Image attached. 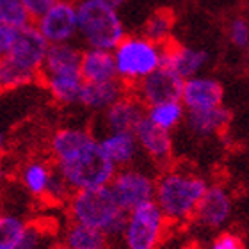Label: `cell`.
Listing matches in <instances>:
<instances>
[{
  "label": "cell",
  "mask_w": 249,
  "mask_h": 249,
  "mask_svg": "<svg viewBox=\"0 0 249 249\" xmlns=\"http://www.w3.org/2000/svg\"><path fill=\"white\" fill-rule=\"evenodd\" d=\"M48 155L71 192L107 187L118 171L88 126L70 124L53 130Z\"/></svg>",
  "instance_id": "obj_1"
},
{
  "label": "cell",
  "mask_w": 249,
  "mask_h": 249,
  "mask_svg": "<svg viewBox=\"0 0 249 249\" xmlns=\"http://www.w3.org/2000/svg\"><path fill=\"white\" fill-rule=\"evenodd\" d=\"M207 180L185 167H166L155 177L153 201L169 223L191 221L197 203L207 191Z\"/></svg>",
  "instance_id": "obj_2"
},
{
  "label": "cell",
  "mask_w": 249,
  "mask_h": 249,
  "mask_svg": "<svg viewBox=\"0 0 249 249\" xmlns=\"http://www.w3.org/2000/svg\"><path fill=\"white\" fill-rule=\"evenodd\" d=\"M68 221L86 224L118 239L123 230L126 212L118 205L109 185L71 192L66 201Z\"/></svg>",
  "instance_id": "obj_3"
},
{
  "label": "cell",
  "mask_w": 249,
  "mask_h": 249,
  "mask_svg": "<svg viewBox=\"0 0 249 249\" xmlns=\"http://www.w3.org/2000/svg\"><path fill=\"white\" fill-rule=\"evenodd\" d=\"M126 29L114 7L96 0H77V39L86 48L114 50Z\"/></svg>",
  "instance_id": "obj_4"
},
{
  "label": "cell",
  "mask_w": 249,
  "mask_h": 249,
  "mask_svg": "<svg viewBox=\"0 0 249 249\" xmlns=\"http://www.w3.org/2000/svg\"><path fill=\"white\" fill-rule=\"evenodd\" d=\"M116 77L128 89L162 66V47L146 39L142 34H132L118 43L112 50Z\"/></svg>",
  "instance_id": "obj_5"
},
{
  "label": "cell",
  "mask_w": 249,
  "mask_h": 249,
  "mask_svg": "<svg viewBox=\"0 0 249 249\" xmlns=\"http://www.w3.org/2000/svg\"><path fill=\"white\" fill-rule=\"evenodd\" d=\"M167 221L155 201L142 203L126 212L120 233L123 249H159L166 237Z\"/></svg>",
  "instance_id": "obj_6"
},
{
  "label": "cell",
  "mask_w": 249,
  "mask_h": 249,
  "mask_svg": "<svg viewBox=\"0 0 249 249\" xmlns=\"http://www.w3.org/2000/svg\"><path fill=\"white\" fill-rule=\"evenodd\" d=\"M39 82L47 89L48 96L61 107L78 104V94L84 86L80 75V61L73 59H47L39 71Z\"/></svg>",
  "instance_id": "obj_7"
},
{
  "label": "cell",
  "mask_w": 249,
  "mask_h": 249,
  "mask_svg": "<svg viewBox=\"0 0 249 249\" xmlns=\"http://www.w3.org/2000/svg\"><path fill=\"white\" fill-rule=\"evenodd\" d=\"M109 189L112 192V196L116 197L118 205L124 212H128L142 203L153 201L155 177L150 171L137 167L134 164V166L118 169L110 180Z\"/></svg>",
  "instance_id": "obj_8"
},
{
  "label": "cell",
  "mask_w": 249,
  "mask_h": 249,
  "mask_svg": "<svg viewBox=\"0 0 249 249\" xmlns=\"http://www.w3.org/2000/svg\"><path fill=\"white\" fill-rule=\"evenodd\" d=\"M32 23L48 45L73 43L77 39V0H57Z\"/></svg>",
  "instance_id": "obj_9"
},
{
  "label": "cell",
  "mask_w": 249,
  "mask_h": 249,
  "mask_svg": "<svg viewBox=\"0 0 249 249\" xmlns=\"http://www.w3.org/2000/svg\"><path fill=\"white\" fill-rule=\"evenodd\" d=\"M183 88V78L166 66H159L155 71H151L141 82H137L130 89L132 93L141 100L144 107L164 102H175L180 100Z\"/></svg>",
  "instance_id": "obj_10"
},
{
  "label": "cell",
  "mask_w": 249,
  "mask_h": 249,
  "mask_svg": "<svg viewBox=\"0 0 249 249\" xmlns=\"http://www.w3.org/2000/svg\"><path fill=\"white\" fill-rule=\"evenodd\" d=\"M47 50V39L37 32L34 23H29V25L20 29L15 45L5 57H9L16 66H20L21 70H25V71L32 73L39 78V71H41Z\"/></svg>",
  "instance_id": "obj_11"
},
{
  "label": "cell",
  "mask_w": 249,
  "mask_h": 249,
  "mask_svg": "<svg viewBox=\"0 0 249 249\" xmlns=\"http://www.w3.org/2000/svg\"><path fill=\"white\" fill-rule=\"evenodd\" d=\"M233 210L231 196L223 185H208L203 197L197 203L194 212V221L201 228L207 230H221L230 221Z\"/></svg>",
  "instance_id": "obj_12"
},
{
  "label": "cell",
  "mask_w": 249,
  "mask_h": 249,
  "mask_svg": "<svg viewBox=\"0 0 249 249\" xmlns=\"http://www.w3.org/2000/svg\"><path fill=\"white\" fill-rule=\"evenodd\" d=\"M223 100L224 88L215 78L194 75V77L183 80L180 102H182L185 112H189V110L213 109V107L223 105Z\"/></svg>",
  "instance_id": "obj_13"
},
{
  "label": "cell",
  "mask_w": 249,
  "mask_h": 249,
  "mask_svg": "<svg viewBox=\"0 0 249 249\" xmlns=\"http://www.w3.org/2000/svg\"><path fill=\"white\" fill-rule=\"evenodd\" d=\"M134 135L137 139L141 153L150 159L155 166L167 167L173 159V137L171 132L162 130L148 121L146 118L134 128Z\"/></svg>",
  "instance_id": "obj_14"
},
{
  "label": "cell",
  "mask_w": 249,
  "mask_h": 249,
  "mask_svg": "<svg viewBox=\"0 0 249 249\" xmlns=\"http://www.w3.org/2000/svg\"><path fill=\"white\" fill-rule=\"evenodd\" d=\"M144 112L146 107L128 89L120 100H116L100 114L105 132H134L135 126L144 118Z\"/></svg>",
  "instance_id": "obj_15"
},
{
  "label": "cell",
  "mask_w": 249,
  "mask_h": 249,
  "mask_svg": "<svg viewBox=\"0 0 249 249\" xmlns=\"http://www.w3.org/2000/svg\"><path fill=\"white\" fill-rule=\"evenodd\" d=\"M207 62L208 53L205 50L189 48L185 45L173 41V39L166 45H162V66L173 70L183 80L199 75Z\"/></svg>",
  "instance_id": "obj_16"
},
{
  "label": "cell",
  "mask_w": 249,
  "mask_h": 249,
  "mask_svg": "<svg viewBox=\"0 0 249 249\" xmlns=\"http://www.w3.org/2000/svg\"><path fill=\"white\" fill-rule=\"evenodd\" d=\"M57 169L50 159H31L20 167V183L27 194L36 199H48V192L52 187Z\"/></svg>",
  "instance_id": "obj_17"
},
{
  "label": "cell",
  "mask_w": 249,
  "mask_h": 249,
  "mask_svg": "<svg viewBox=\"0 0 249 249\" xmlns=\"http://www.w3.org/2000/svg\"><path fill=\"white\" fill-rule=\"evenodd\" d=\"M96 139L102 151L114 164L116 169L134 166L141 155L134 132H104Z\"/></svg>",
  "instance_id": "obj_18"
},
{
  "label": "cell",
  "mask_w": 249,
  "mask_h": 249,
  "mask_svg": "<svg viewBox=\"0 0 249 249\" xmlns=\"http://www.w3.org/2000/svg\"><path fill=\"white\" fill-rule=\"evenodd\" d=\"M128 88L120 78H112V80H105V82H84L77 105L91 110V112H104L116 100H120Z\"/></svg>",
  "instance_id": "obj_19"
},
{
  "label": "cell",
  "mask_w": 249,
  "mask_h": 249,
  "mask_svg": "<svg viewBox=\"0 0 249 249\" xmlns=\"http://www.w3.org/2000/svg\"><path fill=\"white\" fill-rule=\"evenodd\" d=\"M80 75L84 82H105L118 78L112 52L100 48H84L80 53Z\"/></svg>",
  "instance_id": "obj_20"
},
{
  "label": "cell",
  "mask_w": 249,
  "mask_h": 249,
  "mask_svg": "<svg viewBox=\"0 0 249 249\" xmlns=\"http://www.w3.org/2000/svg\"><path fill=\"white\" fill-rule=\"evenodd\" d=\"M231 114L223 105L207 110H189L185 112V123L192 134L197 137H210L223 132L228 126Z\"/></svg>",
  "instance_id": "obj_21"
},
{
  "label": "cell",
  "mask_w": 249,
  "mask_h": 249,
  "mask_svg": "<svg viewBox=\"0 0 249 249\" xmlns=\"http://www.w3.org/2000/svg\"><path fill=\"white\" fill-rule=\"evenodd\" d=\"M110 240L104 231L71 221H68L61 235V242L70 249H110Z\"/></svg>",
  "instance_id": "obj_22"
},
{
  "label": "cell",
  "mask_w": 249,
  "mask_h": 249,
  "mask_svg": "<svg viewBox=\"0 0 249 249\" xmlns=\"http://www.w3.org/2000/svg\"><path fill=\"white\" fill-rule=\"evenodd\" d=\"M144 118L148 121L159 126L162 130L173 132L178 124L185 120V109L180 100L175 102H164V104H157L146 107Z\"/></svg>",
  "instance_id": "obj_23"
},
{
  "label": "cell",
  "mask_w": 249,
  "mask_h": 249,
  "mask_svg": "<svg viewBox=\"0 0 249 249\" xmlns=\"http://www.w3.org/2000/svg\"><path fill=\"white\" fill-rule=\"evenodd\" d=\"M175 27V15L171 9H157L144 21L142 36L157 45H166L171 41V32Z\"/></svg>",
  "instance_id": "obj_24"
},
{
  "label": "cell",
  "mask_w": 249,
  "mask_h": 249,
  "mask_svg": "<svg viewBox=\"0 0 249 249\" xmlns=\"http://www.w3.org/2000/svg\"><path fill=\"white\" fill-rule=\"evenodd\" d=\"M29 223L21 215L9 212L0 213V248L18 249L25 237Z\"/></svg>",
  "instance_id": "obj_25"
},
{
  "label": "cell",
  "mask_w": 249,
  "mask_h": 249,
  "mask_svg": "<svg viewBox=\"0 0 249 249\" xmlns=\"http://www.w3.org/2000/svg\"><path fill=\"white\" fill-rule=\"evenodd\" d=\"M37 80L39 78L36 75L21 70L20 66H16L9 57L0 59V93L21 89L25 88V86H31V84L37 82Z\"/></svg>",
  "instance_id": "obj_26"
},
{
  "label": "cell",
  "mask_w": 249,
  "mask_h": 249,
  "mask_svg": "<svg viewBox=\"0 0 249 249\" xmlns=\"http://www.w3.org/2000/svg\"><path fill=\"white\" fill-rule=\"evenodd\" d=\"M0 21L21 29L32 23L31 16L25 11L21 0H0Z\"/></svg>",
  "instance_id": "obj_27"
},
{
  "label": "cell",
  "mask_w": 249,
  "mask_h": 249,
  "mask_svg": "<svg viewBox=\"0 0 249 249\" xmlns=\"http://www.w3.org/2000/svg\"><path fill=\"white\" fill-rule=\"evenodd\" d=\"M228 34L235 47H249V23L244 18H235L230 23Z\"/></svg>",
  "instance_id": "obj_28"
},
{
  "label": "cell",
  "mask_w": 249,
  "mask_h": 249,
  "mask_svg": "<svg viewBox=\"0 0 249 249\" xmlns=\"http://www.w3.org/2000/svg\"><path fill=\"white\" fill-rule=\"evenodd\" d=\"M18 32H20V29H16V27L9 25V23L0 21V59L5 57V55L11 52V48L15 45L16 37H18Z\"/></svg>",
  "instance_id": "obj_29"
},
{
  "label": "cell",
  "mask_w": 249,
  "mask_h": 249,
  "mask_svg": "<svg viewBox=\"0 0 249 249\" xmlns=\"http://www.w3.org/2000/svg\"><path fill=\"white\" fill-rule=\"evenodd\" d=\"M210 249H246L244 242L233 231H223L212 240Z\"/></svg>",
  "instance_id": "obj_30"
},
{
  "label": "cell",
  "mask_w": 249,
  "mask_h": 249,
  "mask_svg": "<svg viewBox=\"0 0 249 249\" xmlns=\"http://www.w3.org/2000/svg\"><path fill=\"white\" fill-rule=\"evenodd\" d=\"M43 244H45V233L36 224H29L25 237H23L18 249H43Z\"/></svg>",
  "instance_id": "obj_31"
},
{
  "label": "cell",
  "mask_w": 249,
  "mask_h": 249,
  "mask_svg": "<svg viewBox=\"0 0 249 249\" xmlns=\"http://www.w3.org/2000/svg\"><path fill=\"white\" fill-rule=\"evenodd\" d=\"M57 0H21V4L25 7V11L29 13L31 20L34 21L37 16H41L47 9H50Z\"/></svg>",
  "instance_id": "obj_32"
},
{
  "label": "cell",
  "mask_w": 249,
  "mask_h": 249,
  "mask_svg": "<svg viewBox=\"0 0 249 249\" xmlns=\"http://www.w3.org/2000/svg\"><path fill=\"white\" fill-rule=\"evenodd\" d=\"M96 2H102V4L109 5V7H114V9H120L121 5L126 4V0H96Z\"/></svg>",
  "instance_id": "obj_33"
},
{
  "label": "cell",
  "mask_w": 249,
  "mask_h": 249,
  "mask_svg": "<svg viewBox=\"0 0 249 249\" xmlns=\"http://www.w3.org/2000/svg\"><path fill=\"white\" fill-rule=\"evenodd\" d=\"M4 151H5V137H4V134L0 132V159L4 155Z\"/></svg>",
  "instance_id": "obj_34"
},
{
  "label": "cell",
  "mask_w": 249,
  "mask_h": 249,
  "mask_svg": "<svg viewBox=\"0 0 249 249\" xmlns=\"http://www.w3.org/2000/svg\"><path fill=\"white\" fill-rule=\"evenodd\" d=\"M50 249H70V248L66 244H62V242H57V244H53Z\"/></svg>",
  "instance_id": "obj_35"
},
{
  "label": "cell",
  "mask_w": 249,
  "mask_h": 249,
  "mask_svg": "<svg viewBox=\"0 0 249 249\" xmlns=\"http://www.w3.org/2000/svg\"><path fill=\"white\" fill-rule=\"evenodd\" d=\"M248 64H249V47H248Z\"/></svg>",
  "instance_id": "obj_36"
},
{
  "label": "cell",
  "mask_w": 249,
  "mask_h": 249,
  "mask_svg": "<svg viewBox=\"0 0 249 249\" xmlns=\"http://www.w3.org/2000/svg\"><path fill=\"white\" fill-rule=\"evenodd\" d=\"M0 249H4V248H0Z\"/></svg>",
  "instance_id": "obj_37"
}]
</instances>
